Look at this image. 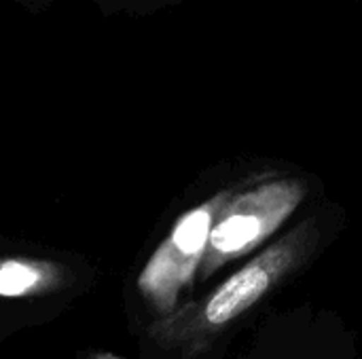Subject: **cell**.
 I'll return each instance as SVG.
<instances>
[{
  "mask_svg": "<svg viewBox=\"0 0 362 359\" xmlns=\"http://www.w3.org/2000/svg\"><path fill=\"white\" fill-rule=\"evenodd\" d=\"M320 231L314 218L263 248L238 273L227 277L204 300L189 305L153 326V339L163 347L182 349L187 358L197 355L210 341L272 294L284 279L301 269L314 254Z\"/></svg>",
  "mask_w": 362,
  "mask_h": 359,
  "instance_id": "obj_1",
  "label": "cell"
},
{
  "mask_svg": "<svg viewBox=\"0 0 362 359\" xmlns=\"http://www.w3.org/2000/svg\"><path fill=\"white\" fill-rule=\"evenodd\" d=\"M308 195L299 178H276L255 188L231 193L214 218L206 254L199 264L202 277L263 245L297 212Z\"/></svg>",
  "mask_w": 362,
  "mask_h": 359,
  "instance_id": "obj_2",
  "label": "cell"
},
{
  "mask_svg": "<svg viewBox=\"0 0 362 359\" xmlns=\"http://www.w3.org/2000/svg\"><path fill=\"white\" fill-rule=\"evenodd\" d=\"M229 195L231 190H223L199 207L185 214L176 222L168 239L151 256L138 286L155 309L170 313L178 300V294L187 286H191L204 260L214 218Z\"/></svg>",
  "mask_w": 362,
  "mask_h": 359,
  "instance_id": "obj_3",
  "label": "cell"
},
{
  "mask_svg": "<svg viewBox=\"0 0 362 359\" xmlns=\"http://www.w3.org/2000/svg\"><path fill=\"white\" fill-rule=\"evenodd\" d=\"M38 281V273L32 267L19 262H6L0 267V294H21Z\"/></svg>",
  "mask_w": 362,
  "mask_h": 359,
  "instance_id": "obj_4",
  "label": "cell"
},
{
  "mask_svg": "<svg viewBox=\"0 0 362 359\" xmlns=\"http://www.w3.org/2000/svg\"><path fill=\"white\" fill-rule=\"evenodd\" d=\"M93 359H123V358H117V355H110V353H100V355H95Z\"/></svg>",
  "mask_w": 362,
  "mask_h": 359,
  "instance_id": "obj_5",
  "label": "cell"
}]
</instances>
